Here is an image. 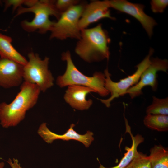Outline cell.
Masks as SVG:
<instances>
[{
	"instance_id": "cell-1",
	"label": "cell",
	"mask_w": 168,
	"mask_h": 168,
	"mask_svg": "<svg viewBox=\"0 0 168 168\" xmlns=\"http://www.w3.org/2000/svg\"><path fill=\"white\" fill-rule=\"evenodd\" d=\"M40 91L36 85L24 81L11 103H0V124L2 127H14L23 120L26 111L36 104Z\"/></svg>"
},
{
	"instance_id": "cell-2",
	"label": "cell",
	"mask_w": 168,
	"mask_h": 168,
	"mask_svg": "<svg viewBox=\"0 0 168 168\" xmlns=\"http://www.w3.org/2000/svg\"><path fill=\"white\" fill-rule=\"evenodd\" d=\"M110 42L107 32L101 24H99L94 27L81 30L75 51L81 59L88 63L108 60Z\"/></svg>"
},
{
	"instance_id": "cell-3",
	"label": "cell",
	"mask_w": 168,
	"mask_h": 168,
	"mask_svg": "<svg viewBox=\"0 0 168 168\" xmlns=\"http://www.w3.org/2000/svg\"><path fill=\"white\" fill-rule=\"evenodd\" d=\"M61 59L66 62V68L64 73L57 78L56 84L59 87L80 85L92 89L96 93L102 97H105L110 94L105 86V76L104 73L96 72L92 77L85 75L75 65L68 51L62 54Z\"/></svg>"
},
{
	"instance_id": "cell-4",
	"label": "cell",
	"mask_w": 168,
	"mask_h": 168,
	"mask_svg": "<svg viewBox=\"0 0 168 168\" xmlns=\"http://www.w3.org/2000/svg\"><path fill=\"white\" fill-rule=\"evenodd\" d=\"M54 2L53 0H35L30 6L26 7H20L15 17L25 13H33L34 17L32 20H25L21 22V27L28 32L37 30L40 34L45 33L50 31L54 22L50 20L49 16H54L58 19L60 16L55 8Z\"/></svg>"
},
{
	"instance_id": "cell-5",
	"label": "cell",
	"mask_w": 168,
	"mask_h": 168,
	"mask_svg": "<svg viewBox=\"0 0 168 168\" xmlns=\"http://www.w3.org/2000/svg\"><path fill=\"white\" fill-rule=\"evenodd\" d=\"M29 60L23 66V79L36 85L41 91H45L54 85V78L49 69V58L41 59L39 54L31 52L28 54Z\"/></svg>"
},
{
	"instance_id": "cell-6",
	"label": "cell",
	"mask_w": 168,
	"mask_h": 168,
	"mask_svg": "<svg viewBox=\"0 0 168 168\" xmlns=\"http://www.w3.org/2000/svg\"><path fill=\"white\" fill-rule=\"evenodd\" d=\"M85 5L80 3L62 13L51 28L50 39L63 40L70 38L79 40L81 30L79 22Z\"/></svg>"
},
{
	"instance_id": "cell-7",
	"label": "cell",
	"mask_w": 168,
	"mask_h": 168,
	"mask_svg": "<svg viewBox=\"0 0 168 168\" xmlns=\"http://www.w3.org/2000/svg\"><path fill=\"white\" fill-rule=\"evenodd\" d=\"M153 52V49H150L148 55L136 66L137 69L136 72L132 75L120 79L119 82H115L111 80V75L108 68H106L104 72L105 76V86L110 94V96L106 99H99L100 101L106 107H109L114 99L124 95L130 88L137 84L142 72L150 65L151 56Z\"/></svg>"
},
{
	"instance_id": "cell-8",
	"label": "cell",
	"mask_w": 168,
	"mask_h": 168,
	"mask_svg": "<svg viewBox=\"0 0 168 168\" xmlns=\"http://www.w3.org/2000/svg\"><path fill=\"white\" fill-rule=\"evenodd\" d=\"M168 69L167 59L157 58L151 59L150 65L142 73L138 83L130 88L126 94H128L133 99L142 94V89L147 86H150L153 91H156L158 86L157 72L161 71L166 72Z\"/></svg>"
},
{
	"instance_id": "cell-9",
	"label": "cell",
	"mask_w": 168,
	"mask_h": 168,
	"mask_svg": "<svg viewBox=\"0 0 168 168\" xmlns=\"http://www.w3.org/2000/svg\"><path fill=\"white\" fill-rule=\"evenodd\" d=\"M110 7L126 13L134 17L142 24L148 36L151 37L153 27L156 23L152 17L144 12V6L133 3L125 0H109Z\"/></svg>"
},
{
	"instance_id": "cell-10",
	"label": "cell",
	"mask_w": 168,
	"mask_h": 168,
	"mask_svg": "<svg viewBox=\"0 0 168 168\" xmlns=\"http://www.w3.org/2000/svg\"><path fill=\"white\" fill-rule=\"evenodd\" d=\"M109 0L93 1L85 4L79 22L81 30L104 18L114 20L111 16Z\"/></svg>"
},
{
	"instance_id": "cell-11",
	"label": "cell",
	"mask_w": 168,
	"mask_h": 168,
	"mask_svg": "<svg viewBox=\"0 0 168 168\" xmlns=\"http://www.w3.org/2000/svg\"><path fill=\"white\" fill-rule=\"evenodd\" d=\"M75 126L74 124H71L70 128L65 133L59 135L51 131L48 128L46 123H43L39 126L37 132L44 140L48 143H51L57 139L64 141L74 140L81 142L85 147H89L94 140L93 137V133L87 131L85 134H80L73 129Z\"/></svg>"
},
{
	"instance_id": "cell-12",
	"label": "cell",
	"mask_w": 168,
	"mask_h": 168,
	"mask_svg": "<svg viewBox=\"0 0 168 168\" xmlns=\"http://www.w3.org/2000/svg\"><path fill=\"white\" fill-rule=\"evenodd\" d=\"M23 65L12 60L0 58V86L9 88L20 85L23 79Z\"/></svg>"
},
{
	"instance_id": "cell-13",
	"label": "cell",
	"mask_w": 168,
	"mask_h": 168,
	"mask_svg": "<svg viewBox=\"0 0 168 168\" xmlns=\"http://www.w3.org/2000/svg\"><path fill=\"white\" fill-rule=\"evenodd\" d=\"M95 92L92 89L86 86L72 85L68 86L64 96L65 101L72 107L82 110L89 109L93 103L91 99L87 100V95Z\"/></svg>"
},
{
	"instance_id": "cell-14",
	"label": "cell",
	"mask_w": 168,
	"mask_h": 168,
	"mask_svg": "<svg viewBox=\"0 0 168 168\" xmlns=\"http://www.w3.org/2000/svg\"><path fill=\"white\" fill-rule=\"evenodd\" d=\"M12 40L9 36L0 33V58L9 59L22 65L27 63V60L13 47Z\"/></svg>"
},
{
	"instance_id": "cell-15",
	"label": "cell",
	"mask_w": 168,
	"mask_h": 168,
	"mask_svg": "<svg viewBox=\"0 0 168 168\" xmlns=\"http://www.w3.org/2000/svg\"><path fill=\"white\" fill-rule=\"evenodd\" d=\"M148 156L151 168H168V151L161 145H155Z\"/></svg>"
},
{
	"instance_id": "cell-16",
	"label": "cell",
	"mask_w": 168,
	"mask_h": 168,
	"mask_svg": "<svg viewBox=\"0 0 168 168\" xmlns=\"http://www.w3.org/2000/svg\"><path fill=\"white\" fill-rule=\"evenodd\" d=\"M128 132L132 140V144L130 147H126V152L121 160L119 163L116 166L109 168H125L137 154L138 146L144 141V138L140 134H137L133 136L130 131Z\"/></svg>"
},
{
	"instance_id": "cell-17",
	"label": "cell",
	"mask_w": 168,
	"mask_h": 168,
	"mask_svg": "<svg viewBox=\"0 0 168 168\" xmlns=\"http://www.w3.org/2000/svg\"><path fill=\"white\" fill-rule=\"evenodd\" d=\"M144 125L151 129L159 132L168 130V116L147 114L143 120Z\"/></svg>"
},
{
	"instance_id": "cell-18",
	"label": "cell",
	"mask_w": 168,
	"mask_h": 168,
	"mask_svg": "<svg viewBox=\"0 0 168 168\" xmlns=\"http://www.w3.org/2000/svg\"><path fill=\"white\" fill-rule=\"evenodd\" d=\"M152 104L146 109L147 114L168 115V98L160 99L155 96L152 97Z\"/></svg>"
},
{
	"instance_id": "cell-19",
	"label": "cell",
	"mask_w": 168,
	"mask_h": 168,
	"mask_svg": "<svg viewBox=\"0 0 168 168\" xmlns=\"http://www.w3.org/2000/svg\"><path fill=\"white\" fill-rule=\"evenodd\" d=\"M125 168H151L148 156L138 152Z\"/></svg>"
},
{
	"instance_id": "cell-20",
	"label": "cell",
	"mask_w": 168,
	"mask_h": 168,
	"mask_svg": "<svg viewBox=\"0 0 168 168\" xmlns=\"http://www.w3.org/2000/svg\"><path fill=\"white\" fill-rule=\"evenodd\" d=\"M80 3L79 0H58L54 1V4L57 11L60 14L72 7Z\"/></svg>"
},
{
	"instance_id": "cell-21",
	"label": "cell",
	"mask_w": 168,
	"mask_h": 168,
	"mask_svg": "<svg viewBox=\"0 0 168 168\" xmlns=\"http://www.w3.org/2000/svg\"><path fill=\"white\" fill-rule=\"evenodd\" d=\"M168 5V1L152 0L151 2V8L154 13H162Z\"/></svg>"
},
{
	"instance_id": "cell-22",
	"label": "cell",
	"mask_w": 168,
	"mask_h": 168,
	"mask_svg": "<svg viewBox=\"0 0 168 168\" xmlns=\"http://www.w3.org/2000/svg\"><path fill=\"white\" fill-rule=\"evenodd\" d=\"M26 0H6L5 1V8L7 9L11 6H12L13 9L15 10L18 7L21 6L22 4H25Z\"/></svg>"
},
{
	"instance_id": "cell-23",
	"label": "cell",
	"mask_w": 168,
	"mask_h": 168,
	"mask_svg": "<svg viewBox=\"0 0 168 168\" xmlns=\"http://www.w3.org/2000/svg\"><path fill=\"white\" fill-rule=\"evenodd\" d=\"M7 162L11 168H24L21 166L18 160L16 159L13 158L12 160L10 158H9Z\"/></svg>"
},
{
	"instance_id": "cell-24",
	"label": "cell",
	"mask_w": 168,
	"mask_h": 168,
	"mask_svg": "<svg viewBox=\"0 0 168 168\" xmlns=\"http://www.w3.org/2000/svg\"><path fill=\"white\" fill-rule=\"evenodd\" d=\"M1 158V157H0V160ZM0 168H5V163L4 162H0Z\"/></svg>"
}]
</instances>
